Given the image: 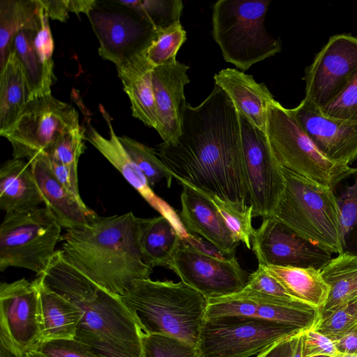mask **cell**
<instances>
[{
    "instance_id": "obj_21",
    "label": "cell",
    "mask_w": 357,
    "mask_h": 357,
    "mask_svg": "<svg viewBox=\"0 0 357 357\" xmlns=\"http://www.w3.org/2000/svg\"><path fill=\"white\" fill-rule=\"evenodd\" d=\"M189 68L176 61L156 66L152 71L158 116L155 130L164 143H174L181 134L182 111L187 102L184 89L190 82Z\"/></svg>"
},
{
    "instance_id": "obj_35",
    "label": "cell",
    "mask_w": 357,
    "mask_h": 357,
    "mask_svg": "<svg viewBox=\"0 0 357 357\" xmlns=\"http://www.w3.org/2000/svg\"><path fill=\"white\" fill-rule=\"evenodd\" d=\"M349 176L351 184L335 195L340 211L344 252L357 255V167L352 168Z\"/></svg>"
},
{
    "instance_id": "obj_12",
    "label": "cell",
    "mask_w": 357,
    "mask_h": 357,
    "mask_svg": "<svg viewBox=\"0 0 357 357\" xmlns=\"http://www.w3.org/2000/svg\"><path fill=\"white\" fill-rule=\"evenodd\" d=\"M112 9L97 1L87 15L100 42L98 53L116 67L144 54L158 36L157 31L134 10L109 1Z\"/></svg>"
},
{
    "instance_id": "obj_27",
    "label": "cell",
    "mask_w": 357,
    "mask_h": 357,
    "mask_svg": "<svg viewBox=\"0 0 357 357\" xmlns=\"http://www.w3.org/2000/svg\"><path fill=\"white\" fill-rule=\"evenodd\" d=\"M262 267L280 282L294 299L317 308L319 311L326 304L330 287L320 270L291 266Z\"/></svg>"
},
{
    "instance_id": "obj_15",
    "label": "cell",
    "mask_w": 357,
    "mask_h": 357,
    "mask_svg": "<svg viewBox=\"0 0 357 357\" xmlns=\"http://www.w3.org/2000/svg\"><path fill=\"white\" fill-rule=\"evenodd\" d=\"M357 75V38L333 36L305 72V99L319 110L331 103Z\"/></svg>"
},
{
    "instance_id": "obj_31",
    "label": "cell",
    "mask_w": 357,
    "mask_h": 357,
    "mask_svg": "<svg viewBox=\"0 0 357 357\" xmlns=\"http://www.w3.org/2000/svg\"><path fill=\"white\" fill-rule=\"evenodd\" d=\"M42 10L40 0L0 1V69L12 50L15 35L24 29L38 31Z\"/></svg>"
},
{
    "instance_id": "obj_10",
    "label": "cell",
    "mask_w": 357,
    "mask_h": 357,
    "mask_svg": "<svg viewBox=\"0 0 357 357\" xmlns=\"http://www.w3.org/2000/svg\"><path fill=\"white\" fill-rule=\"evenodd\" d=\"M79 114L52 93L28 101L18 119L1 136L13 147V157L29 161L45 153L64 132L79 127Z\"/></svg>"
},
{
    "instance_id": "obj_6",
    "label": "cell",
    "mask_w": 357,
    "mask_h": 357,
    "mask_svg": "<svg viewBox=\"0 0 357 357\" xmlns=\"http://www.w3.org/2000/svg\"><path fill=\"white\" fill-rule=\"evenodd\" d=\"M269 0H219L213 6L212 36L225 61L242 70L281 51L265 26Z\"/></svg>"
},
{
    "instance_id": "obj_11",
    "label": "cell",
    "mask_w": 357,
    "mask_h": 357,
    "mask_svg": "<svg viewBox=\"0 0 357 357\" xmlns=\"http://www.w3.org/2000/svg\"><path fill=\"white\" fill-rule=\"evenodd\" d=\"M1 345L24 357L43 341L40 294L36 279L0 284Z\"/></svg>"
},
{
    "instance_id": "obj_33",
    "label": "cell",
    "mask_w": 357,
    "mask_h": 357,
    "mask_svg": "<svg viewBox=\"0 0 357 357\" xmlns=\"http://www.w3.org/2000/svg\"><path fill=\"white\" fill-rule=\"evenodd\" d=\"M119 138L151 188L162 181H165L168 188L171 187L173 174L154 149L128 136Z\"/></svg>"
},
{
    "instance_id": "obj_24",
    "label": "cell",
    "mask_w": 357,
    "mask_h": 357,
    "mask_svg": "<svg viewBox=\"0 0 357 357\" xmlns=\"http://www.w3.org/2000/svg\"><path fill=\"white\" fill-rule=\"evenodd\" d=\"M43 199L29 162L10 159L0 169V208L6 214L33 210Z\"/></svg>"
},
{
    "instance_id": "obj_20",
    "label": "cell",
    "mask_w": 357,
    "mask_h": 357,
    "mask_svg": "<svg viewBox=\"0 0 357 357\" xmlns=\"http://www.w3.org/2000/svg\"><path fill=\"white\" fill-rule=\"evenodd\" d=\"M181 222L190 236L197 234L219 252L234 257L240 244L228 229L211 199L203 192L181 183Z\"/></svg>"
},
{
    "instance_id": "obj_2",
    "label": "cell",
    "mask_w": 357,
    "mask_h": 357,
    "mask_svg": "<svg viewBox=\"0 0 357 357\" xmlns=\"http://www.w3.org/2000/svg\"><path fill=\"white\" fill-rule=\"evenodd\" d=\"M36 278L79 310L76 340L100 357H144L142 331L121 298L80 273L60 250Z\"/></svg>"
},
{
    "instance_id": "obj_48",
    "label": "cell",
    "mask_w": 357,
    "mask_h": 357,
    "mask_svg": "<svg viewBox=\"0 0 357 357\" xmlns=\"http://www.w3.org/2000/svg\"><path fill=\"white\" fill-rule=\"evenodd\" d=\"M293 336L275 342L257 357H291Z\"/></svg>"
},
{
    "instance_id": "obj_51",
    "label": "cell",
    "mask_w": 357,
    "mask_h": 357,
    "mask_svg": "<svg viewBox=\"0 0 357 357\" xmlns=\"http://www.w3.org/2000/svg\"><path fill=\"white\" fill-rule=\"evenodd\" d=\"M303 331L293 336L292 352L291 357H303Z\"/></svg>"
},
{
    "instance_id": "obj_30",
    "label": "cell",
    "mask_w": 357,
    "mask_h": 357,
    "mask_svg": "<svg viewBox=\"0 0 357 357\" xmlns=\"http://www.w3.org/2000/svg\"><path fill=\"white\" fill-rule=\"evenodd\" d=\"M40 298L43 341L75 339L81 314L68 300L36 278Z\"/></svg>"
},
{
    "instance_id": "obj_8",
    "label": "cell",
    "mask_w": 357,
    "mask_h": 357,
    "mask_svg": "<svg viewBox=\"0 0 357 357\" xmlns=\"http://www.w3.org/2000/svg\"><path fill=\"white\" fill-rule=\"evenodd\" d=\"M61 229L45 206L6 214L0 225V271L22 268L40 275L57 250Z\"/></svg>"
},
{
    "instance_id": "obj_17",
    "label": "cell",
    "mask_w": 357,
    "mask_h": 357,
    "mask_svg": "<svg viewBox=\"0 0 357 357\" xmlns=\"http://www.w3.org/2000/svg\"><path fill=\"white\" fill-rule=\"evenodd\" d=\"M258 266L320 270L332 254L303 238L274 217L264 218L251 238Z\"/></svg>"
},
{
    "instance_id": "obj_41",
    "label": "cell",
    "mask_w": 357,
    "mask_h": 357,
    "mask_svg": "<svg viewBox=\"0 0 357 357\" xmlns=\"http://www.w3.org/2000/svg\"><path fill=\"white\" fill-rule=\"evenodd\" d=\"M24 357H100L75 339L43 341Z\"/></svg>"
},
{
    "instance_id": "obj_29",
    "label": "cell",
    "mask_w": 357,
    "mask_h": 357,
    "mask_svg": "<svg viewBox=\"0 0 357 357\" xmlns=\"http://www.w3.org/2000/svg\"><path fill=\"white\" fill-rule=\"evenodd\" d=\"M330 287L328 300L319 310V318L357 298V255L342 252L320 269Z\"/></svg>"
},
{
    "instance_id": "obj_49",
    "label": "cell",
    "mask_w": 357,
    "mask_h": 357,
    "mask_svg": "<svg viewBox=\"0 0 357 357\" xmlns=\"http://www.w3.org/2000/svg\"><path fill=\"white\" fill-rule=\"evenodd\" d=\"M333 342L339 352L357 354V324Z\"/></svg>"
},
{
    "instance_id": "obj_26",
    "label": "cell",
    "mask_w": 357,
    "mask_h": 357,
    "mask_svg": "<svg viewBox=\"0 0 357 357\" xmlns=\"http://www.w3.org/2000/svg\"><path fill=\"white\" fill-rule=\"evenodd\" d=\"M139 243L144 261L150 266L168 268L183 238L165 216L139 218Z\"/></svg>"
},
{
    "instance_id": "obj_34",
    "label": "cell",
    "mask_w": 357,
    "mask_h": 357,
    "mask_svg": "<svg viewBox=\"0 0 357 357\" xmlns=\"http://www.w3.org/2000/svg\"><path fill=\"white\" fill-rule=\"evenodd\" d=\"M134 10L157 31L181 22L183 5L181 0H115Z\"/></svg>"
},
{
    "instance_id": "obj_43",
    "label": "cell",
    "mask_w": 357,
    "mask_h": 357,
    "mask_svg": "<svg viewBox=\"0 0 357 357\" xmlns=\"http://www.w3.org/2000/svg\"><path fill=\"white\" fill-rule=\"evenodd\" d=\"M303 357H335L338 353L334 342L314 328L303 331Z\"/></svg>"
},
{
    "instance_id": "obj_23",
    "label": "cell",
    "mask_w": 357,
    "mask_h": 357,
    "mask_svg": "<svg viewBox=\"0 0 357 357\" xmlns=\"http://www.w3.org/2000/svg\"><path fill=\"white\" fill-rule=\"evenodd\" d=\"M213 79L215 84L230 98L238 113L266 132L268 109L275 100L266 85L234 68L222 69Z\"/></svg>"
},
{
    "instance_id": "obj_52",
    "label": "cell",
    "mask_w": 357,
    "mask_h": 357,
    "mask_svg": "<svg viewBox=\"0 0 357 357\" xmlns=\"http://www.w3.org/2000/svg\"><path fill=\"white\" fill-rule=\"evenodd\" d=\"M0 357H17L9 351L5 349L3 346H1L0 349Z\"/></svg>"
},
{
    "instance_id": "obj_25",
    "label": "cell",
    "mask_w": 357,
    "mask_h": 357,
    "mask_svg": "<svg viewBox=\"0 0 357 357\" xmlns=\"http://www.w3.org/2000/svg\"><path fill=\"white\" fill-rule=\"evenodd\" d=\"M153 68L145 53L116 68L123 89L130 99L132 116L155 130L158 116L152 83Z\"/></svg>"
},
{
    "instance_id": "obj_50",
    "label": "cell",
    "mask_w": 357,
    "mask_h": 357,
    "mask_svg": "<svg viewBox=\"0 0 357 357\" xmlns=\"http://www.w3.org/2000/svg\"><path fill=\"white\" fill-rule=\"evenodd\" d=\"M97 0H69L70 13L88 15L97 3Z\"/></svg>"
},
{
    "instance_id": "obj_40",
    "label": "cell",
    "mask_w": 357,
    "mask_h": 357,
    "mask_svg": "<svg viewBox=\"0 0 357 357\" xmlns=\"http://www.w3.org/2000/svg\"><path fill=\"white\" fill-rule=\"evenodd\" d=\"M144 357H199L197 347L176 338L142 333Z\"/></svg>"
},
{
    "instance_id": "obj_42",
    "label": "cell",
    "mask_w": 357,
    "mask_h": 357,
    "mask_svg": "<svg viewBox=\"0 0 357 357\" xmlns=\"http://www.w3.org/2000/svg\"><path fill=\"white\" fill-rule=\"evenodd\" d=\"M321 112L333 119L357 122V75Z\"/></svg>"
},
{
    "instance_id": "obj_39",
    "label": "cell",
    "mask_w": 357,
    "mask_h": 357,
    "mask_svg": "<svg viewBox=\"0 0 357 357\" xmlns=\"http://www.w3.org/2000/svg\"><path fill=\"white\" fill-rule=\"evenodd\" d=\"M84 139V128L79 126L62 133L45 153L57 162L78 165L85 149Z\"/></svg>"
},
{
    "instance_id": "obj_3",
    "label": "cell",
    "mask_w": 357,
    "mask_h": 357,
    "mask_svg": "<svg viewBox=\"0 0 357 357\" xmlns=\"http://www.w3.org/2000/svg\"><path fill=\"white\" fill-rule=\"evenodd\" d=\"M60 250L65 259L107 291L123 296L137 280L151 279L143 257L139 221L132 212L96 215L80 228L66 230Z\"/></svg>"
},
{
    "instance_id": "obj_37",
    "label": "cell",
    "mask_w": 357,
    "mask_h": 357,
    "mask_svg": "<svg viewBox=\"0 0 357 357\" xmlns=\"http://www.w3.org/2000/svg\"><path fill=\"white\" fill-rule=\"evenodd\" d=\"M187 39L181 22L158 31V36L145 52L149 63L155 68L174 63L176 54Z\"/></svg>"
},
{
    "instance_id": "obj_32",
    "label": "cell",
    "mask_w": 357,
    "mask_h": 357,
    "mask_svg": "<svg viewBox=\"0 0 357 357\" xmlns=\"http://www.w3.org/2000/svg\"><path fill=\"white\" fill-rule=\"evenodd\" d=\"M36 32L29 29L20 31L12 46L21 61L29 93V100L52 93L51 86L54 79V70L43 63L35 50L33 40Z\"/></svg>"
},
{
    "instance_id": "obj_16",
    "label": "cell",
    "mask_w": 357,
    "mask_h": 357,
    "mask_svg": "<svg viewBox=\"0 0 357 357\" xmlns=\"http://www.w3.org/2000/svg\"><path fill=\"white\" fill-rule=\"evenodd\" d=\"M226 316L251 317L305 331L314 326L319 311L295 299L268 296L244 288L234 294L208 300L206 319Z\"/></svg>"
},
{
    "instance_id": "obj_9",
    "label": "cell",
    "mask_w": 357,
    "mask_h": 357,
    "mask_svg": "<svg viewBox=\"0 0 357 357\" xmlns=\"http://www.w3.org/2000/svg\"><path fill=\"white\" fill-rule=\"evenodd\" d=\"M301 331L292 326L246 317L206 319L197 350L199 357H250Z\"/></svg>"
},
{
    "instance_id": "obj_36",
    "label": "cell",
    "mask_w": 357,
    "mask_h": 357,
    "mask_svg": "<svg viewBox=\"0 0 357 357\" xmlns=\"http://www.w3.org/2000/svg\"><path fill=\"white\" fill-rule=\"evenodd\" d=\"M203 192L213 202L234 237L251 249V238L255 231L252 225L254 216L252 206L223 200L217 196Z\"/></svg>"
},
{
    "instance_id": "obj_4",
    "label": "cell",
    "mask_w": 357,
    "mask_h": 357,
    "mask_svg": "<svg viewBox=\"0 0 357 357\" xmlns=\"http://www.w3.org/2000/svg\"><path fill=\"white\" fill-rule=\"evenodd\" d=\"M142 333L176 338L197 347L208 299L183 282L137 280L121 297Z\"/></svg>"
},
{
    "instance_id": "obj_5",
    "label": "cell",
    "mask_w": 357,
    "mask_h": 357,
    "mask_svg": "<svg viewBox=\"0 0 357 357\" xmlns=\"http://www.w3.org/2000/svg\"><path fill=\"white\" fill-rule=\"evenodd\" d=\"M284 192L273 217L332 253L344 252L340 211L333 190L282 167Z\"/></svg>"
},
{
    "instance_id": "obj_53",
    "label": "cell",
    "mask_w": 357,
    "mask_h": 357,
    "mask_svg": "<svg viewBox=\"0 0 357 357\" xmlns=\"http://www.w3.org/2000/svg\"><path fill=\"white\" fill-rule=\"evenodd\" d=\"M335 357H357V354H344L338 351Z\"/></svg>"
},
{
    "instance_id": "obj_54",
    "label": "cell",
    "mask_w": 357,
    "mask_h": 357,
    "mask_svg": "<svg viewBox=\"0 0 357 357\" xmlns=\"http://www.w3.org/2000/svg\"><path fill=\"white\" fill-rule=\"evenodd\" d=\"M314 357H328V356H314Z\"/></svg>"
},
{
    "instance_id": "obj_7",
    "label": "cell",
    "mask_w": 357,
    "mask_h": 357,
    "mask_svg": "<svg viewBox=\"0 0 357 357\" xmlns=\"http://www.w3.org/2000/svg\"><path fill=\"white\" fill-rule=\"evenodd\" d=\"M271 150L280 165L334 190L352 168L326 158L303 130L291 109L274 100L268 109L266 128Z\"/></svg>"
},
{
    "instance_id": "obj_22",
    "label": "cell",
    "mask_w": 357,
    "mask_h": 357,
    "mask_svg": "<svg viewBox=\"0 0 357 357\" xmlns=\"http://www.w3.org/2000/svg\"><path fill=\"white\" fill-rule=\"evenodd\" d=\"M41 192L43 204L66 230L87 225L97 214L79 201L53 174L45 153L29 161Z\"/></svg>"
},
{
    "instance_id": "obj_19",
    "label": "cell",
    "mask_w": 357,
    "mask_h": 357,
    "mask_svg": "<svg viewBox=\"0 0 357 357\" xmlns=\"http://www.w3.org/2000/svg\"><path fill=\"white\" fill-rule=\"evenodd\" d=\"M100 109L105 119L109 131V137L100 134L91 124L90 119L84 128L85 139L89 141L125 178V179L142 195V197L161 215L166 217L175 227L182 238L187 236L179 216L165 201L153 191L146 178L131 158L115 133L112 117L102 105Z\"/></svg>"
},
{
    "instance_id": "obj_18",
    "label": "cell",
    "mask_w": 357,
    "mask_h": 357,
    "mask_svg": "<svg viewBox=\"0 0 357 357\" xmlns=\"http://www.w3.org/2000/svg\"><path fill=\"white\" fill-rule=\"evenodd\" d=\"M291 111L305 133L329 160L349 166L357 158V122L327 116L305 98Z\"/></svg>"
},
{
    "instance_id": "obj_1",
    "label": "cell",
    "mask_w": 357,
    "mask_h": 357,
    "mask_svg": "<svg viewBox=\"0 0 357 357\" xmlns=\"http://www.w3.org/2000/svg\"><path fill=\"white\" fill-rule=\"evenodd\" d=\"M181 130L157 153L179 182L223 200L245 204L248 196L238 112L228 95L214 86L197 106L186 102Z\"/></svg>"
},
{
    "instance_id": "obj_47",
    "label": "cell",
    "mask_w": 357,
    "mask_h": 357,
    "mask_svg": "<svg viewBox=\"0 0 357 357\" xmlns=\"http://www.w3.org/2000/svg\"><path fill=\"white\" fill-rule=\"evenodd\" d=\"M49 18L62 22L69 16V0H40Z\"/></svg>"
},
{
    "instance_id": "obj_13",
    "label": "cell",
    "mask_w": 357,
    "mask_h": 357,
    "mask_svg": "<svg viewBox=\"0 0 357 357\" xmlns=\"http://www.w3.org/2000/svg\"><path fill=\"white\" fill-rule=\"evenodd\" d=\"M238 115L248 197L253 215L263 219L273 217L284 190L282 167L273 155L266 132L242 114Z\"/></svg>"
},
{
    "instance_id": "obj_46",
    "label": "cell",
    "mask_w": 357,
    "mask_h": 357,
    "mask_svg": "<svg viewBox=\"0 0 357 357\" xmlns=\"http://www.w3.org/2000/svg\"><path fill=\"white\" fill-rule=\"evenodd\" d=\"M48 161L53 174L59 183H61L79 201L84 202L81 198L79 191L77 173L78 165H63L54 161L49 158Z\"/></svg>"
},
{
    "instance_id": "obj_28",
    "label": "cell",
    "mask_w": 357,
    "mask_h": 357,
    "mask_svg": "<svg viewBox=\"0 0 357 357\" xmlns=\"http://www.w3.org/2000/svg\"><path fill=\"white\" fill-rule=\"evenodd\" d=\"M29 100V93L21 61L12 50L0 69V134L18 119Z\"/></svg>"
},
{
    "instance_id": "obj_14",
    "label": "cell",
    "mask_w": 357,
    "mask_h": 357,
    "mask_svg": "<svg viewBox=\"0 0 357 357\" xmlns=\"http://www.w3.org/2000/svg\"><path fill=\"white\" fill-rule=\"evenodd\" d=\"M168 268L208 300L241 291L250 278L235 257H217L183 240Z\"/></svg>"
},
{
    "instance_id": "obj_45",
    "label": "cell",
    "mask_w": 357,
    "mask_h": 357,
    "mask_svg": "<svg viewBox=\"0 0 357 357\" xmlns=\"http://www.w3.org/2000/svg\"><path fill=\"white\" fill-rule=\"evenodd\" d=\"M33 44L35 50L43 63L48 68L54 70L52 59L54 40L49 24V17L43 7L41 13L40 26L36 33Z\"/></svg>"
},
{
    "instance_id": "obj_38",
    "label": "cell",
    "mask_w": 357,
    "mask_h": 357,
    "mask_svg": "<svg viewBox=\"0 0 357 357\" xmlns=\"http://www.w3.org/2000/svg\"><path fill=\"white\" fill-rule=\"evenodd\" d=\"M357 324V298L319 319L312 328L333 341Z\"/></svg>"
},
{
    "instance_id": "obj_44",
    "label": "cell",
    "mask_w": 357,
    "mask_h": 357,
    "mask_svg": "<svg viewBox=\"0 0 357 357\" xmlns=\"http://www.w3.org/2000/svg\"><path fill=\"white\" fill-rule=\"evenodd\" d=\"M245 288L268 296L294 299L280 282L260 266L250 275Z\"/></svg>"
}]
</instances>
